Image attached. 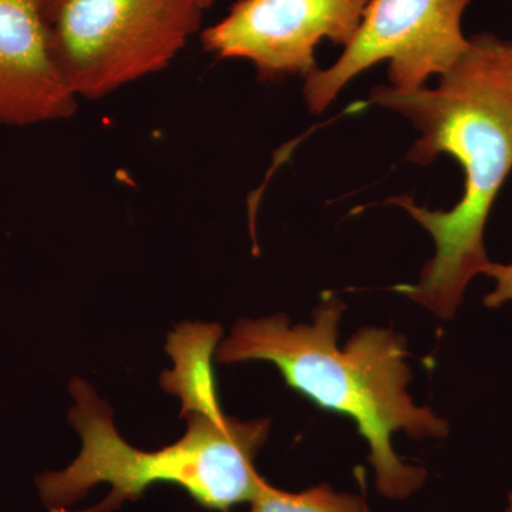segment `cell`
<instances>
[{"instance_id": "obj_1", "label": "cell", "mask_w": 512, "mask_h": 512, "mask_svg": "<svg viewBox=\"0 0 512 512\" xmlns=\"http://www.w3.org/2000/svg\"><path fill=\"white\" fill-rule=\"evenodd\" d=\"M468 42L437 89L376 87L370 94L372 103L403 114L419 128L407 160L426 165L450 154L466 175L463 198L450 211L421 208L409 195L389 200L409 212L436 244L419 281L394 289L443 320L454 318L471 279L491 264L485 224L512 171V40L481 33Z\"/></svg>"}, {"instance_id": "obj_2", "label": "cell", "mask_w": 512, "mask_h": 512, "mask_svg": "<svg viewBox=\"0 0 512 512\" xmlns=\"http://www.w3.org/2000/svg\"><path fill=\"white\" fill-rule=\"evenodd\" d=\"M345 303L325 299L311 323L291 326L285 315L239 319L217 350L220 365L265 360L278 367L286 384L316 406L355 421L369 444L377 493L393 501L412 497L426 484L423 467L406 463L393 450V434L414 440L441 439L448 423L407 393L412 370L407 342L393 329L362 328L339 349Z\"/></svg>"}, {"instance_id": "obj_3", "label": "cell", "mask_w": 512, "mask_h": 512, "mask_svg": "<svg viewBox=\"0 0 512 512\" xmlns=\"http://www.w3.org/2000/svg\"><path fill=\"white\" fill-rule=\"evenodd\" d=\"M69 421L82 437V451L69 467L36 478L49 512H111L136 501L151 485H178L207 510L228 512L251 503L264 477L255 458L271 430L269 420L242 421L222 410L185 414L183 439L157 451L121 439L113 412L82 379L69 386Z\"/></svg>"}, {"instance_id": "obj_4", "label": "cell", "mask_w": 512, "mask_h": 512, "mask_svg": "<svg viewBox=\"0 0 512 512\" xmlns=\"http://www.w3.org/2000/svg\"><path fill=\"white\" fill-rule=\"evenodd\" d=\"M202 13L198 0H45L57 64L77 99L89 100L170 66Z\"/></svg>"}, {"instance_id": "obj_5", "label": "cell", "mask_w": 512, "mask_h": 512, "mask_svg": "<svg viewBox=\"0 0 512 512\" xmlns=\"http://www.w3.org/2000/svg\"><path fill=\"white\" fill-rule=\"evenodd\" d=\"M471 0H370L360 28L338 62L306 77L303 94L322 113L340 90L375 64L389 60V79L417 90L433 74H446L468 49L461 18Z\"/></svg>"}, {"instance_id": "obj_6", "label": "cell", "mask_w": 512, "mask_h": 512, "mask_svg": "<svg viewBox=\"0 0 512 512\" xmlns=\"http://www.w3.org/2000/svg\"><path fill=\"white\" fill-rule=\"evenodd\" d=\"M370 0H237L224 19L201 32L205 52L244 59L261 80L308 77L315 47L328 39L348 46Z\"/></svg>"}, {"instance_id": "obj_7", "label": "cell", "mask_w": 512, "mask_h": 512, "mask_svg": "<svg viewBox=\"0 0 512 512\" xmlns=\"http://www.w3.org/2000/svg\"><path fill=\"white\" fill-rule=\"evenodd\" d=\"M77 101L53 53L45 0H0V124L67 120Z\"/></svg>"}, {"instance_id": "obj_8", "label": "cell", "mask_w": 512, "mask_h": 512, "mask_svg": "<svg viewBox=\"0 0 512 512\" xmlns=\"http://www.w3.org/2000/svg\"><path fill=\"white\" fill-rule=\"evenodd\" d=\"M221 336V326L215 323H184L168 338L167 350L175 367L164 373L161 384L180 397L181 416L222 410L212 365Z\"/></svg>"}, {"instance_id": "obj_9", "label": "cell", "mask_w": 512, "mask_h": 512, "mask_svg": "<svg viewBox=\"0 0 512 512\" xmlns=\"http://www.w3.org/2000/svg\"><path fill=\"white\" fill-rule=\"evenodd\" d=\"M249 504V512H372L359 495L336 491L328 484L289 493L269 484L265 478Z\"/></svg>"}, {"instance_id": "obj_10", "label": "cell", "mask_w": 512, "mask_h": 512, "mask_svg": "<svg viewBox=\"0 0 512 512\" xmlns=\"http://www.w3.org/2000/svg\"><path fill=\"white\" fill-rule=\"evenodd\" d=\"M200 2V5L202 6V9L207 10L210 9L212 5H214L217 0H198Z\"/></svg>"}, {"instance_id": "obj_11", "label": "cell", "mask_w": 512, "mask_h": 512, "mask_svg": "<svg viewBox=\"0 0 512 512\" xmlns=\"http://www.w3.org/2000/svg\"><path fill=\"white\" fill-rule=\"evenodd\" d=\"M505 512H512V491L508 494V503L507 508H505Z\"/></svg>"}]
</instances>
